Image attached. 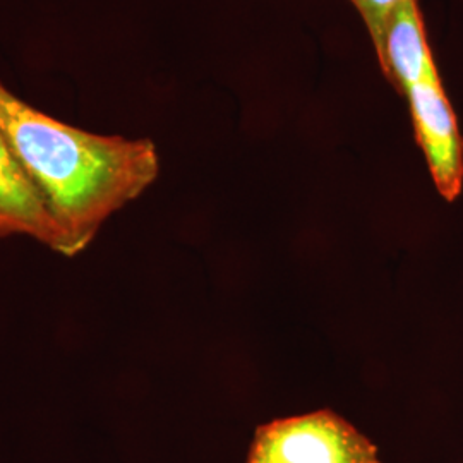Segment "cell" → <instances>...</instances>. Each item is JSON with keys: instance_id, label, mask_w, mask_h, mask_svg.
<instances>
[{"instance_id": "obj_1", "label": "cell", "mask_w": 463, "mask_h": 463, "mask_svg": "<svg viewBox=\"0 0 463 463\" xmlns=\"http://www.w3.org/2000/svg\"><path fill=\"white\" fill-rule=\"evenodd\" d=\"M0 133L74 254L160 172L153 141L76 129L38 112L2 83Z\"/></svg>"}, {"instance_id": "obj_2", "label": "cell", "mask_w": 463, "mask_h": 463, "mask_svg": "<svg viewBox=\"0 0 463 463\" xmlns=\"http://www.w3.org/2000/svg\"><path fill=\"white\" fill-rule=\"evenodd\" d=\"M246 463H381L378 447L333 411L260 426Z\"/></svg>"}, {"instance_id": "obj_3", "label": "cell", "mask_w": 463, "mask_h": 463, "mask_svg": "<svg viewBox=\"0 0 463 463\" xmlns=\"http://www.w3.org/2000/svg\"><path fill=\"white\" fill-rule=\"evenodd\" d=\"M405 99L411 105L415 141L422 149L438 193L457 201L463 187V137L441 78L412 86Z\"/></svg>"}, {"instance_id": "obj_4", "label": "cell", "mask_w": 463, "mask_h": 463, "mask_svg": "<svg viewBox=\"0 0 463 463\" xmlns=\"http://www.w3.org/2000/svg\"><path fill=\"white\" fill-rule=\"evenodd\" d=\"M376 55L386 80L402 97L415 84L439 76L417 0H398L392 7Z\"/></svg>"}, {"instance_id": "obj_5", "label": "cell", "mask_w": 463, "mask_h": 463, "mask_svg": "<svg viewBox=\"0 0 463 463\" xmlns=\"http://www.w3.org/2000/svg\"><path fill=\"white\" fill-rule=\"evenodd\" d=\"M23 233L50 249L74 256L66 233L50 216L26 172L0 133V237Z\"/></svg>"}, {"instance_id": "obj_6", "label": "cell", "mask_w": 463, "mask_h": 463, "mask_svg": "<svg viewBox=\"0 0 463 463\" xmlns=\"http://www.w3.org/2000/svg\"><path fill=\"white\" fill-rule=\"evenodd\" d=\"M350 2L355 5V9L364 19L365 28L371 34L373 45L374 49H378L384 21L398 0H350Z\"/></svg>"}]
</instances>
